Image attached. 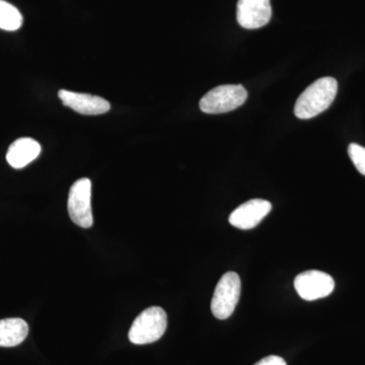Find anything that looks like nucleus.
<instances>
[{
  "mask_svg": "<svg viewBox=\"0 0 365 365\" xmlns=\"http://www.w3.org/2000/svg\"><path fill=\"white\" fill-rule=\"evenodd\" d=\"M41 145L35 139L23 137L9 146L6 160L14 169H23L39 157Z\"/></svg>",
  "mask_w": 365,
  "mask_h": 365,
  "instance_id": "nucleus-10",
  "label": "nucleus"
},
{
  "mask_svg": "<svg viewBox=\"0 0 365 365\" xmlns=\"http://www.w3.org/2000/svg\"><path fill=\"white\" fill-rule=\"evenodd\" d=\"M23 25V16L16 6L0 0V29L4 31L19 30Z\"/></svg>",
  "mask_w": 365,
  "mask_h": 365,
  "instance_id": "nucleus-12",
  "label": "nucleus"
},
{
  "mask_svg": "<svg viewBox=\"0 0 365 365\" xmlns=\"http://www.w3.org/2000/svg\"><path fill=\"white\" fill-rule=\"evenodd\" d=\"M337 91L338 83L335 78H323L314 81L297 98L295 116L302 120L318 116L332 105Z\"/></svg>",
  "mask_w": 365,
  "mask_h": 365,
  "instance_id": "nucleus-1",
  "label": "nucleus"
},
{
  "mask_svg": "<svg viewBox=\"0 0 365 365\" xmlns=\"http://www.w3.org/2000/svg\"><path fill=\"white\" fill-rule=\"evenodd\" d=\"M58 97L64 106L81 115L95 116L105 114L111 109V105L105 98L88 93L61 90L59 91Z\"/></svg>",
  "mask_w": 365,
  "mask_h": 365,
  "instance_id": "nucleus-8",
  "label": "nucleus"
},
{
  "mask_svg": "<svg viewBox=\"0 0 365 365\" xmlns=\"http://www.w3.org/2000/svg\"><path fill=\"white\" fill-rule=\"evenodd\" d=\"M254 365H287V361L280 356L276 355H270V356L265 357L261 359L260 361L257 362Z\"/></svg>",
  "mask_w": 365,
  "mask_h": 365,
  "instance_id": "nucleus-14",
  "label": "nucleus"
},
{
  "mask_svg": "<svg viewBox=\"0 0 365 365\" xmlns=\"http://www.w3.org/2000/svg\"><path fill=\"white\" fill-rule=\"evenodd\" d=\"M272 205L263 199H253L242 204L232 211L230 216V223L240 230H251L257 227L269 215Z\"/></svg>",
  "mask_w": 365,
  "mask_h": 365,
  "instance_id": "nucleus-9",
  "label": "nucleus"
},
{
  "mask_svg": "<svg viewBox=\"0 0 365 365\" xmlns=\"http://www.w3.org/2000/svg\"><path fill=\"white\" fill-rule=\"evenodd\" d=\"M241 279L235 272H227L220 278L211 300V312L216 319H225L234 313L241 295Z\"/></svg>",
  "mask_w": 365,
  "mask_h": 365,
  "instance_id": "nucleus-4",
  "label": "nucleus"
},
{
  "mask_svg": "<svg viewBox=\"0 0 365 365\" xmlns=\"http://www.w3.org/2000/svg\"><path fill=\"white\" fill-rule=\"evenodd\" d=\"M29 326L20 318L0 319V347H14L25 341Z\"/></svg>",
  "mask_w": 365,
  "mask_h": 365,
  "instance_id": "nucleus-11",
  "label": "nucleus"
},
{
  "mask_svg": "<svg viewBox=\"0 0 365 365\" xmlns=\"http://www.w3.org/2000/svg\"><path fill=\"white\" fill-rule=\"evenodd\" d=\"M248 98V91L242 85L216 86L200 101V110L206 114H223L241 107Z\"/></svg>",
  "mask_w": 365,
  "mask_h": 365,
  "instance_id": "nucleus-3",
  "label": "nucleus"
},
{
  "mask_svg": "<svg viewBox=\"0 0 365 365\" xmlns=\"http://www.w3.org/2000/svg\"><path fill=\"white\" fill-rule=\"evenodd\" d=\"M167 326V314L162 307H148L134 319L128 333L129 340L136 345L157 342L163 337Z\"/></svg>",
  "mask_w": 365,
  "mask_h": 365,
  "instance_id": "nucleus-2",
  "label": "nucleus"
},
{
  "mask_svg": "<svg viewBox=\"0 0 365 365\" xmlns=\"http://www.w3.org/2000/svg\"><path fill=\"white\" fill-rule=\"evenodd\" d=\"M272 16L270 0H239L237 19L242 28L248 30L267 25Z\"/></svg>",
  "mask_w": 365,
  "mask_h": 365,
  "instance_id": "nucleus-7",
  "label": "nucleus"
},
{
  "mask_svg": "<svg viewBox=\"0 0 365 365\" xmlns=\"http://www.w3.org/2000/svg\"><path fill=\"white\" fill-rule=\"evenodd\" d=\"M348 153L360 174L365 176V148L356 143H351L348 148Z\"/></svg>",
  "mask_w": 365,
  "mask_h": 365,
  "instance_id": "nucleus-13",
  "label": "nucleus"
},
{
  "mask_svg": "<svg viewBox=\"0 0 365 365\" xmlns=\"http://www.w3.org/2000/svg\"><path fill=\"white\" fill-rule=\"evenodd\" d=\"M294 287L302 299L312 302L332 294L335 281L329 274L319 270H309L297 276Z\"/></svg>",
  "mask_w": 365,
  "mask_h": 365,
  "instance_id": "nucleus-6",
  "label": "nucleus"
},
{
  "mask_svg": "<svg viewBox=\"0 0 365 365\" xmlns=\"http://www.w3.org/2000/svg\"><path fill=\"white\" fill-rule=\"evenodd\" d=\"M91 196V182L88 178L79 179L72 185L67 208L72 222L78 227L88 228L93 225Z\"/></svg>",
  "mask_w": 365,
  "mask_h": 365,
  "instance_id": "nucleus-5",
  "label": "nucleus"
}]
</instances>
